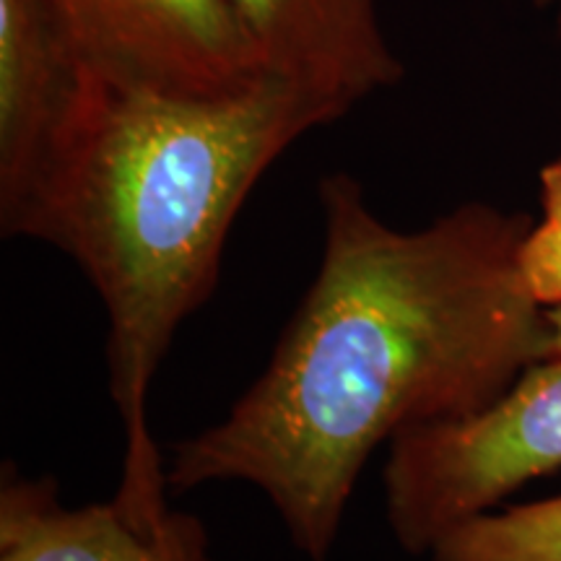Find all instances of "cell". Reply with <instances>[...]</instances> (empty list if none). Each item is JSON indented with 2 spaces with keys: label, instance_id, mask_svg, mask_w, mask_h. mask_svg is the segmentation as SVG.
<instances>
[{
  "label": "cell",
  "instance_id": "1",
  "mask_svg": "<svg viewBox=\"0 0 561 561\" xmlns=\"http://www.w3.org/2000/svg\"><path fill=\"white\" fill-rule=\"evenodd\" d=\"M322 255L268 367L229 416L172 445L167 486L244 481L328 561L356 479L396 434L466 419L546 359L523 273L533 221L489 203L403 231L346 172L320 182Z\"/></svg>",
  "mask_w": 561,
  "mask_h": 561
},
{
  "label": "cell",
  "instance_id": "2",
  "mask_svg": "<svg viewBox=\"0 0 561 561\" xmlns=\"http://www.w3.org/2000/svg\"><path fill=\"white\" fill-rule=\"evenodd\" d=\"M346 112L273 70L180 91L81 62L66 128L13 237L66 252L107 310L110 392L125 430L112 500L125 510L170 507L146 403L180 325L219 280L237 214L294 140Z\"/></svg>",
  "mask_w": 561,
  "mask_h": 561
},
{
  "label": "cell",
  "instance_id": "3",
  "mask_svg": "<svg viewBox=\"0 0 561 561\" xmlns=\"http://www.w3.org/2000/svg\"><path fill=\"white\" fill-rule=\"evenodd\" d=\"M561 471V359H541L479 413L396 434L385 515L405 553H432L460 523Z\"/></svg>",
  "mask_w": 561,
  "mask_h": 561
},
{
  "label": "cell",
  "instance_id": "4",
  "mask_svg": "<svg viewBox=\"0 0 561 561\" xmlns=\"http://www.w3.org/2000/svg\"><path fill=\"white\" fill-rule=\"evenodd\" d=\"M83 66L180 91H221L265 73L231 0H47Z\"/></svg>",
  "mask_w": 561,
  "mask_h": 561
},
{
  "label": "cell",
  "instance_id": "5",
  "mask_svg": "<svg viewBox=\"0 0 561 561\" xmlns=\"http://www.w3.org/2000/svg\"><path fill=\"white\" fill-rule=\"evenodd\" d=\"M81 83V60L47 0H0V229L37 193Z\"/></svg>",
  "mask_w": 561,
  "mask_h": 561
},
{
  "label": "cell",
  "instance_id": "6",
  "mask_svg": "<svg viewBox=\"0 0 561 561\" xmlns=\"http://www.w3.org/2000/svg\"><path fill=\"white\" fill-rule=\"evenodd\" d=\"M0 561H214L198 517L136 515L115 500L66 507L55 479L3 468Z\"/></svg>",
  "mask_w": 561,
  "mask_h": 561
},
{
  "label": "cell",
  "instance_id": "7",
  "mask_svg": "<svg viewBox=\"0 0 561 561\" xmlns=\"http://www.w3.org/2000/svg\"><path fill=\"white\" fill-rule=\"evenodd\" d=\"M377 3L231 0L268 70L348 110L403 79V62L385 37Z\"/></svg>",
  "mask_w": 561,
  "mask_h": 561
},
{
  "label": "cell",
  "instance_id": "8",
  "mask_svg": "<svg viewBox=\"0 0 561 561\" xmlns=\"http://www.w3.org/2000/svg\"><path fill=\"white\" fill-rule=\"evenodd\" d=\"M430 557L434 561H561V494L476 515L442 536Z\"/></svg>",
  "mask_w": 561,
  "mask_h": 561
},
{
  "label": "cell",
  "instance_id": "9",
  "mask_svg": "<svg viewBox=\"0 0 561 561\" xmlns=\"http://www.w3.org/2000/svg\"><path fill=\"white\" fill-rule=\"evenodd\" d=\"M523 273L543 307L561 305V231L533 224L523 244Z\"/></svg>",
  "mask_w": 561,
  "mask_h": 561
},
{
  "label": "cell",
  "instance_id": "10",
  "mask_svg": "<svg viewBox=\"0 0 561 561\" xmlns=\"http://www.w3.org/2000/svg\"><path fill=\"white\" fill-rule=\"evenodd\" d=\"M541 227L561 231V157L541 172Z\"/></svg>",
  "mask_w": 561,
  "mask_h": 561
},
{
  "label": "cell",
  "instance_id": "11",
  "mask_svg": "<svg viewBox=\"0 0 561 561\" xmlns=\"http://www.w3.org/2000/svg\"><path fill=\"white\" fill-rule=\"evenodd\" d=\"M546 325H549V339H546V359H561V305L546 307Z\"/></svg>",
  "mask_w": 561,
  "mask_h": 561
},
{
  "label": "cell",
  "instance_id": "12",
  "mask_svg": "<svg viewBox=\"0 0 561 561\" xmlns=\"http://www.w3.org/2000/svg\"><path fill=\"white\" fill-rule=\"evenodd\" d=\"M536 5H549V9L557 11V21H559V30H561V0H533Z\"/></svg>",
  "mask_w": 561,
  "mask_h": 561
}]
</instances>
